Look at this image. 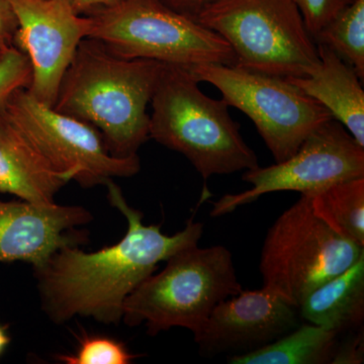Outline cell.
<instances>
[{"label":"cell","mask_w":364,"mask_h":364,"mask_svg":"<svg viewBox=\"0 0 364 364\" xmlns=\"http://www.w3.org/2000/svg\"><path fill=\"white\" fill-rule=\"evenodd\" d=\"M136 358L123 342L100 335L81 339L75 353L58 356L67 364H129Z\"/></svg>","instance_id":"ffe728a7"},{"label":"cell","mask_w":364,"mask_h":364,"mask_svg":"<svg viewBox=\"0 0 364 364\" xmlns=\"http://www.w3.org/2000/svg\"><path fill=\"white\" fill-rule=\"evenodd\" d=\"M196 21L226 41L239 68L303 77L320 62L293 0H212Z\"/></svg>","instance_id":"5b68a950"},{"label":"cell","mask_w":364,"mask_h":364,"mask_svg":"<svg viewBox=\"0 0 364 364\" xmlns=\"http://www.w3.org/2000/svg\"><path fill=\"white\" fill-rule=\"evenodd\" d=\"M151 105L150 139L183 155L203 181L259 166L229 105L205 95L188 69L165 64Z\"/></svg>","instance_id":"3957f363"},{"label":"cell","mask_w":364,"mask_h":364,"mask_svg":"<svg viewBox=\"0 0 364 364\" xmlns=\"http://www.w3.org/2000/svg\"><path fill=\"white\" fill-rule=\"evenodd\" d=\"M165 6L188 18L196 20L198 14L212 0H159Z\"/></svg>","instance_id":"d4e9b609"},{"label":"cell","mask_w":364,"mask_h":364,"mask_svg":"<svg viewBox=\"0 0 364 364\" xmlns=\"http://www.w3.org/2000/svg\"><path fill=\"white\" fill-rule=\"evenodd\" d=\"M299 315L339 335L358 331L364 322V253L350 267L311 291Z\"/></svg>","instance_id":"2e32d148"},{"label":"cell","mask_w":364,"mask_h":364,"mask_svg":"<svg viewBox=\"0 0 364 364\" xmlns=\"http://www.w3.org/2000/svg\"><path fill=\"white\" fill-rule=\"evenodd\" d=\"M88 16L87 38L122 58L153 60L188 70L203 64H236L233 50L221 36L159 0H124Z\"/></svg>","instance_id":"8992f818"},{"label":"cell","mask_w":364,"mask_h":364,"mask_svg":"<svg viewBox=\"0 0 364 364\" xmlns=\"http://www.w3.org/2000/svg\"><path fill=\"white\" fill-rule=\"evenodd\" d=\"M11 4L18 23L16 47L32 67L28 91L53 107L62 79L90 33V18L64 0H11Z\"/></svg>","instance_id":"8fae6325"},{"label":"cell","mask_w":364,"mask_h":364,"mask_svg":"<svg viewBox=\"0 0 364 364\" xmlns=\"http://www.w3.org/2000/svg\"><path fill=\"white\" fill-rule=\"evenodd\" d=\"M71 179L58 171L0 109V193L36 205L55 203Z\"/></svg>","instance_id":"5bb4252c"},{"label":"cell","mask_w":364,"mask_h":364,"mask_svg":"<svg viewBox=\"0 0 364 364\" xmlns=\"http://www.w3.org/2000/svg\"><path fill=\"white\" fill-rule=\"evenodd\" d=\"M9 343H11V337L7 334L6 328L0 326V356L6 350Z\"/></svg>","instance_id":"4316f807"},{"label":"cell","mask_w":364,"mask_h":364,"mask_svg":"<svg viewBox=\"0 0 364 364\" xmlns=\"http://www.w3.org/2000/svg\"><path fill=\"white\" fill-rule=\"evenodd\" d=\"M18 18L11 0H0V59L16 47Z\"/></svg>","instance_id":"603a6c76"},{"label":"cell","mask_w":364,"mask_h":364,"mask_svg":"<svg viewBox=\"0 0 364 364\" xmlns=\"http://www.w3.org/2000/svg\"><path fill=\"white\" fill-rule=\"evenodd\" d=\"M64 1L70 2V4H72V2H73V0H64Z\"/></svg>","instance_id":"83f0119b"},{"label":"cell","mask_w":364,"mask_h":364,"mask_svg":"<svg viewBox=\"0 0 364 364\" xmlns=\"http://www.w3.org/2000/svg\"><path fill=\"white\" fill-rule=\"evenodd\" d=\"M32 81V67L28 57L14 47L0 59V109L9 98L21 88H26Z\"/></svg>","instance_id":"44dd1931"},{"label":"cell","mask_w":364,"mask_h":364,"mask_svg":"<svg viewBox=\"0 0 364 364\" xmlns=\"http://www.w3.org/2000/svg\"><path fill=\"white\" fill-rule=\"evenodd\" d=\"M306 196L314 213L335 233L364 248V177Z\"/></svg>","instance_id":"ac0fdd59"},{"label":"cell","mask_w":364,"mask_h":364,"mask_svg":"<svg viewBox=\"0 0 364 364\" xmlns=\"http://www.w3.org/2000/svg\"><path fill=\"white\" fill-rule=\"evenodd\" d=\"M223 100L250 117L277 163L293 156L306 136L333 117L326 107L287 78L236 66L203 64L189 69Z\"/></svg>","instance_id":"ba28073f"},{"label":"cell","mask_w":364,"mask_h":364,"mask_svg":"<svg viewBox=\"0 0 364 364\" xmlns=\"http://www.w3.org/2000/svg\"><path fill=\"white\" fill-rule=\"evenodd\" d=\"M364 177V147L332 119L313 131L298 151L284 161L244 172V181L252 188L222 196L210 215L221 217L237 208L277 191H299L313 195L349 179Z\"/></svg>","instance_id":"30bf717a"},{"label":"cell","mask_w":364,"mask_h":364,"mask_svg":"<svg viewBox=\"0 0 364 364\" xmlns=\"http://www.w3.org/2000/svg\"><path fill=\"white\" fill-rule=\"evenodd\" d=\"M317 45L320 62L303 77H286L320 102L364 147V91L360 77L331 48Z\"/></svg>","instance_id":"9a60e30c"},{"label":"cell","mask_w":364,"mask_h":364,"mask_svg":"<svg viewBox=\"0 0 364 364\" xmlns=\"http://www.w3.org/2000/svg\"><path fill=\"white\" fill-rule=\"evenodd\" d=\"M303 16L310 35L315 37L321 28L355 0H293Z\"/></svg>","instance_id":"7402d4cb"},{"label":"cell","mask_w":364,"mask_h":364,"mask_svg":"<svg viewBox=\"0 0 364 364\" xmlns=\"http://www.w3.org/2000/svg\"><path fill=\"white\" fill-rule=\"evenodd\" d=\"M124 0H73L74 11L81 16H92L105 9L121 4Z\"/></svg>","instance_id":"484cf974"},{"label":"cell","mask_w":364,"mask_h":364,"mask_svg":"<svg viewBox=\"0 0 364 364\" xmlns=\"http://www.w3.org/2000/svg\"><path fill=\"white\" fill-rule=\"evenodd\" d=\"M165 262L162 272L143 280L124 303L122 321L129 327L145 324L149 336L174 327L196 336L215 306L243 291L233 256L224 246H189Z\"/></svg>","instance_id":"277c9868"},{"label":"cell","mask_w":364,"mask_h":364,"mask_svg":"<svg viewBox=\"0 0 364 364\" xmlns=\"http://www.w3.org/2000/svg\"><path fill=\"white\" fill-rule=\"evenodd\" d=\"M165 64L112 54L85 38L62 79L54 109L92 124L112 155L136 156L149 140L147 114Z\"/></svg>","instance_id":"7a4b0ae2"},{"label":"cell","mask_w":364,"mask_h":364,"mask_svg":"<svg viewBox=\"0 0 364 364\" xmlns=\"http://www.w3.org/2000/svg\"><path fill=\"white\" fill-rule=\"evenodd\" d=\"M364 248L342 238L314 213L309 196L268 230L260 257L263 287L299 308L311 291L350 267Z\"/></svg>","instance_id":"52a82bcc"},{"label":"cell","mask_w":364,"mask_h":364,"mask_svg":"<svg viewBox=\"0 0 364 364\" xmlns=\"http://www.w3.org/2000/svg\"><path fill=\"white\" fill-rule=\"evenodd\" d=\"M296 311L267 287L242 291L215 306L195 341L205 358L248 353L299 327Z\"/></svg>","instance_id":"7c38bea8"},{"label":"cell","mask_w":364,"mask_h":364,"mask_svg":"<svg viewBox=\"0 0 364 364\" xmlns=\"http://www.w3.org/2000/svg\"><path fill=\"white\" fill-rule=\"evenodd\" d=\"M91 221L81 205L0 200V263L23 261L39 268L59 249L87 243L81 227Z\"/></svg>","instance_id":"4fadbf2b"},{"label":"cell","mask_w":364,"mask_h":364,"mask_svg":"<svg viewBox=\"0 0 364 364\" xmlns=\"http://www.w3.org/2000/svg\"><path fill=\"white\" fill-rule=\"evenodd\" d=\"M105 186L109 203L128 222L123 238L95 252L65 246L33 269L43 311L56 324L75 317L119 324L124 301L134 289L154 273L160 262L181 249L198 245L202 238L203 225L193 219L172 236L163 234L160 225L146 226L142 213L127 203L114 181Z\"/></svg>","instance_id":"6da1fadb"},{"label":"cell","mask_w":364,"mask_h":364,"mask_svg":"<svg viewBox=\"0 0 364 364\" xmlns=\"http://www.w3.org/2000/svg\"><path fill=\"white\" fill-rule=\"evenodd\" d=\"M316 44L331 48L364 77V0H355L314 37Z\"/></svg>","instance_id":"d6986e66"},{"label":"cell","mask_w":364,"mask_h":364,"mask_svg":"<svg viewBox=\"0 0 364 364\" xmlns=\"http://www.w3.org/2000/svg\"><path fill=\"white\" fill-rule=\"evenodd\" d=\"M4 112L55 168L81 188L105 186L114 178L134 176L140 171L138 155L114 156L92 124L43 104L26 88L9 98Z\"/></svg>","instance_id":"9c48e42d"},{"label":"cell","mask_w":364,"mask_h":364,"mask_svg":"<svg viewBox=\"0 0 364 364\" xmlns=\"http://www.w3.org/2000/svg\"><path fill=\"white\" fill-rule=\"evenodd\" d=\"M345 340H340L333 364H359L364 359L363 328L348 333Z\"/></svg>","instance_id":"cb8c5ba5"},{"label":"cell","mask_w":364,"mask_h":364,"mask_svg":"<svg viewBox=\"0 0 364 364\" xmlns=\"http://www.w3.org/2000/svg\"><path fill=\"white\" fill-rule=\"evenodd\" d=\"M339 341L338 333L310 323L257 350L228 356L227 360L231 364H330Z\"/></svg>","instance_id":"e0dca14e"}]
</instances>
